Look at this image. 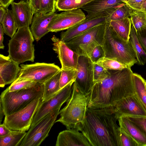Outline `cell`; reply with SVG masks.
Wrapping results in <instances>:
<instances>
[{
    "label": "cell",
    "instance_id": "f35d334b",
    "mask_svg": "<svg viewBox=\"0 0 146 146\" xmlns=\"http://www.w3.org/2000/svg\"><path fill=\"white\" fill-rule=\"evenodd\" d=\"M124 2L132 10L141 11L146 0H126Z\"/></svg>",
    "mask_w": 146,
    "mask_h": 146
},
{
    "label": "cell",
    "instance_id": "7c38bea8",
    "mask_svg": "<svg viewBox=\"0 0 146 146\" xmlns=\"http://www.w3.org/2000/svg\"><path fill=\"white\" fill-rule=\"evenodd\" d=\"M76 70L75 82L80 91L87 96L95 84L94 63L90 58L80 56Z\"/></svg>",
    "mask_w": 146,
    "mask_h": 146
},
{
    "label": "cell",
    "instance_id": "5b68a950",
    "mask_svg": "<svg viewBox=\"0 0 146 146\" xmlns=\"http://www.w3.org/2000/svg\"><path fill=\"white\" fill-rule=\"evenodd\" d=\"M44 84L37 83L33 86L13 92L7 88L0 96V105L7 116L24 108L33 101L42 97Z\"/></svg>",
    "mask_w": 146,
    "mask_h": 146
},
{
    "label": "cell",
    "instance_id": "ab89813d",
    "mask_svg": "<svg viewBox=\"0 0 146 146\" xmlns=\"http://www.w3.org/2000/svg\"><path fill=\"white\" fill-rule=\"evenodd\" d=\"M105 56L104 49L101 45H99L96 47L93 50L90 59L93 63H95Z\"/></svg>",
    "mask_w": 146,
    "mask_h": 146
},
{
    "label": "cell",
    "instance_id": "8992f818",
    "mask_svg": "<svg viewBox=\"0 0 146 146\" xmlns=\"http://www.w3.org/2000/svg\"><path fill=\"white\" fill-rule=\"evenodd\" d=\"M34 39L29 27L18 29L9 40L8 56L19 64L27 61L34 62Z\"/></svg>",
    "mask_w": 146,
    "mask_h": 146
},
{
    "label": "cell",
    "instance_id": "60d3db41",
    "mask_svg": "<svg viewBox=\"0 0 146 146\" xmlns=\"http://www.w3.org/2000/svg\"><path fill=\"white\" fill-rule=\"evenodd\" d=\"M136 32L139 41L146 54V29Z\"/></svg>",
    "mask_w": 146,
    "mask_h": 146
},
{
    "label": "cell",
    "instance_id": "e575fe53",
    "mask_svg": "<svg viewBox=\"0 0 146 146\" xmlns=\"http://www.w3.org/2000/svg\"><path fill=\"white\" fill-rule=\"evenodd\" d=\"M61 73L60 78V89L72 81L75 80L76 70H64L61 69Z\"/></svg>",
    "mask_w": 146,
    "mask_h": 146
},
{
    "label": "cell",
    "instance_id": "836d02e7",
    "mask_svg": "<svg viewBox=\"0 0 146 146\" xmlns=\"http://www.w3.org/2000/svg\"><path fill=\"white\" fill-rule=\"evenodd\" d=\"M37 83L29 80L17 78L8 88L9 92H13L32 87Z\"/></svg>",
    "mask_w": 146,
    "mask_h": 146
},
{
    "label": "cell",
    "instance_id": "7bdbcfd3",
    "mask_svg": "<svg viewBox=\"0 0 146 146\" xmlns=\"http://www.w3.org/2000/svg\"><path fill=\"white\" fill-rule=\"evenodd\" d=\"M4 32L2 25L1 23L0 25V48L1 49H4V46L3 44V42L4 38Z\"/></svg>",
    "mask_w": 146,
    "mask_h": 146
},
{
    "label": "cell",
    "instance_id": "7dc6e473",
    "mask_svg": "<svg viewBox=\"0 0 146 146\" xmlns=\"http://www.w3.org/2000/svg\"><path fill=\"white\" fill-rule=\"evenodd\" d=\"M6 85L5 83L4 80L0 77V86L1 87H4Z\"/></svg>",
    "mask_w": 146,
    "mask_h": 146
},
{
    "label": "cell",
    "instance_id": "681fc988",
    "mask_svg": "<svg viewBox=\"0 0 146 146\" xmlns=\"http://www.w3.org/2000/svg\"><path fill=\"white\" fill-rule=\"evenodd\" d=\"M145 87H146V83H145Z\"/></svg>",
    "mask_w": 146,
    "mask_h": 146
},
{
    "label": "cell",
    "instance_id": "8fae6325",
    "mask_svg": "<svg viewBox=\"0 0 146 146\" xmlns=\"http://www.w3.org/2000/svg\"><path fill=\"white\" fill-rule=\"evenodd\" d=\"M75 80L72 81L52 97L42 102L34 116L30 127L34 125L48 113L60 108L63 104L70 98L72 90L73 84Z\"/></svg>",
    "mask_w": 146,
    "mask_h": 146
},
{
    "label": "cell",
    "instance_id": "5bb4252c",
    "mask_svg": "<svg viewBox=\"0 0 146 146\" xmlns=\"http://www.w3.org/2000/svg\"><path fill=\"white\" fill-rule=\"evenodd\" d=\"M116 117H146V111L135 94L117 102L114 106Z\"/></svg>",
    "mask_w": 146,
    "mask_h": 146
},
{
    "label": "cell",
    "instance_id": "83f0119b",
    "mask_svg": "<svg viewBox=\"0 0 146 146\" xmlns=\"http://www.w3.org/2000/svg\"><path fill=\"white\" fill-rule=\"evenodd\" d=\"M135 94L146 111V81L141 75L133 74Z\"/></svg>",
    "mask_w": 146,
    "mask_h": 146
},
{
    "label": "cell",
    "instance_id": "d4e9b609",
    "mask_svg": "<svg viewBox=\"0 0 146 146\" xmlns=\"http://www.w3.org/2000/svg\"><path fill=\"white\" fill-rule=\"evenodd\" d=\"M129 41L135 53L137 63L143 65L146 62V54L140 44L137 36L136 32L131 24Z\"/></svg>",
    "mask_w": 146,
    "mask_h": 146
},
{
    "label": "cell",
    "instance_id": "277c9868",
    "mask_svg": "<svg viewBox=\"0 0 146 146\" xmlns=\"http://www.w3.org/2000/svg\"><path fill=\"white\" fill-rule=\"evenodd\" d=\"M88 105L87 96L80 91L74 82L71 96L66 106L59 111L60 117L55 123H61L68 129L76 128L83 123Z\"/></svg>",
    "mask_w": 146,
    "mask_h": 146
},
{
    "label": "cell",
    "instance_id": "7a4b0ae2",
    "mask_svg": "<svg viewBox=\"0 0 146 146\" xmlns=\"http://www.w3.org/2000/svg\"><path fill=\"white\" fill-rule=\"evenodd\" d=\"M108 70V76L95 83L87 95L88 107L114 106L117 101L135 94L131 67L121 70Z\"/></svg>",
    "mask_w": 146,
    "mask_h": 146
},
{
    "label": "cell",
    "instance_id": "ac0fdd59",
    "mask_svg": "<svg viewBox=\"0 0 146 146\" xmlns=\"http://www.w3.org/2000/svg\"><path fill=\"white\" fill-rule=\"evenodd\" d=\"M56 146H92L82 133L76 129H67L60 132L56 141Z\"/></svg>",
    "mask_w": 146,
    "mask_h": 146
},
{
    "label": "cell",
    "instance_id": "44dd1931",
    "mask_svg": "<svg viewBox=\"0 0 146 146\" xmlns=\"http://www.w3.org/2000/svg\"><path fill=\"white\" fill-rule=\"evenodd\" d=\"M126 0H93L81 9L87 13L86 19H90L102 16H105L106 10L124 2Z\"/></svg>",
    "mask_w": 146,
    "mask_h": 146
},
{
    "label": "cell",
    "instance_id": "603a6c76",
    "mask_svg": "<svg viewBox=\"0 0 146 146\" xmlns=\"http://www.w3.org/2000/svg\"><path fill=\"white\" fill-rule=\"evenodd\" d=\"M132 10L124 2L110 8L105 11L106 22L130 17V13Z\"/></svg>",
    "mask_w": 146,
    "mask_h": 146
},
{
    "label": "cell",
    "instance_id": "7402d4cb",
    "mask_svg": "<svg viewBox=\"0 0 146 146\" xmlns=\"http://www.w3.org/2000/svg\"><path fill=\"white\" fill-rule=\"evenodd\" d=\"M118 120L120 128L139 146H146V137L135 124L126 117H120Z\"/></svg>",
    "mask_w": 146,
    "mask_h": 146
},
{
    "label": "cell",
    "instance_id": "9c48e42d",
    "mask_svg": "<svg viewBox=\"0 0 146 146\" xmlns=\"http://www.w3.org/2000/svg\"><path fill=\"white\" fill-rule=\"evenodd\" d=\"M60 108L48 113L30 127L19 146H39L48 135Z\"/></svg>",
    "mask_w": 146,
    "mask_h": 146
},
{
    "label": "cell",
    "instance_id": "f546056e",
    "mask_svg": "<svg viewBox=\"0 0 146 146\" xmlns=\"http://www.w3.org/2000/svg\"><path fill=\"white\" fill-rule=\"evenodd\" d=\"M93 0H57L56 7L58 11H66L82 8Z\"/></svg>",
    "mask_w": 146,
    "mask_h": 146
},
{
    "label": "cell",
    "instance_id": "e0dca14e",
    "mask_svg": "<svg viewBox=\"0 0 146 146\" xmlns=\"http://www.w3.org/2000/svg\"><path fill=\"white\" fill-rule=\"evenodd\" d=\"M13 16L18 29L31 25L33 11L27 0H22L11 4Z\"/></svg>",
    "mask_w": 146,
    "mask_h": 146
},
{
    "label": "cell",
    "instance_id": "8d00e7d4",
    "mask_svg": "<svg viewBox=\"0 0 146 146\" xmlns=\"http://www.w3.org/2000/svg\"><path fill=\"white\" fill-rule=\"evenodd\" d=\"M135 124L146 137V117H126Z\"/></svg>",
    "mask_w": 146,
    "mask_h": 146
},
{
    "label": "cell",
    "instance_id": "4fadbf2b",
    "mask_svg": "<svg viewBox=\"0 0 146 146\" xmlns=\"http://www.w3.org/2000/svg\"><path fill=\"white\" fill-rule=\"evenodd\" d=\"M86 18L84 13L80 9L64 11L56 13L49 24L48 30L49 32H57L67 30Z\"/></svg>",
    "mask_w": 146,
    "mask_h": 146
},
{
    "label": "cell",
    "instance_id": "4dcf8cb0",
    "mask_svg": "<svg viewBox=\"0 0 146 146\" xmlns=\"http://www.w3.org/2000/svg\"><path fill=\"white\" fill-rule=\"evenodd\" d=\"M4 33L12 38L18 29L15 21L12 11L7 9L6 14L1 23Z\"/></svg>",
    "mask_w": 146,
    "mask_h": 146
},
{
    "label": "cell",
    "instance_id": "d590c367",
    "mask_svg": "<svg viewBox=\"0 0 146 146\" xmlns=\"http://www.w3.org/2000/svg\"><path fill=\"white\" fill-rule=\"evenodd\" d=\"M109 74L108 70L94 63V80L95 84L106 78Z\"/></svg>",
    "mask_w": 146,
    "mask_h": 146
},
{
    "label": "cell",
    "instance_id": "6da1fadb",
    "mask_svg": "<svg viewBox=\"0 0 146 146\" xmlns=\"http://www.w3.org/2000/svg\"><path fill=\"white\" fill-rule=\"evenodd\" d=\"M114 106L87 108L83 123L75 129L82 132L92 146H120V129Z\"/></svg>",
    "mask_w": 146,
    "mask_h": 146
},
{
    "label": "cell",
    "instance_id": "484cf974",
    "mask_svg": "<svg viewBox=\"0 0 146 146\" xmlns=\"http://www.w3.org/2000/svg\"><path fill=\"white\" fill-rule=\"evenodd\" d=\"M33 9L34 14L47 13L56 11L57 0H27Z\"/></svg>",
    "mask_w": 146,
    "mask_h": 146
},
{
    "label": "cell",
    "instance_id": "ffe728a7",
    "mask_svg": "<svg viewBox=\"0 0 146 146\" xmlns=\"http://www.w3.org/2000/svg\"><path fill=\"white\" fill-rule=\"evenodd\" d=\"M19 64L9 56L0 54V77L6 85L11 84L18 78L21 70Z\"/></svg>",
    "mask_w": 146,
    "mask_h": 146
},
{
    "label": "cell",
    "instance_id": "f6af8a7d",
    "mask_svg": "<svg viewBox=\"0 0 146 146\" xmlns=\"http://www.w3.org/2000/svg\"><path fill=\"white\" fill-rule=\"evenodd\" d=\"M7 13V9L2 6H0V23H1Z\"/></svg>",
    "mask_w": 146,
    "mask_h": 146
},
{
    "label": "cell",
    "instance_id": "c3c4849f",
    "mask_svg": "<svg viewBox=\"0 0 146 146\" xmlns=\"http://www.w3.org/2000/svg\"><path fill=\"white\" fill-rule=\"evenodd\" d=\"M141 11L146 12V2L143 5Z\"/></svg>",
    "mask_w": 146,
    "mask_h": 146
},
{
    "label": "cell",
    "instance_id": "d6a6232c",
    "mask_svg": "<svg viewBox=\"0 0 146 146\" xmlns=\"http://www.w3.org/2000/svg\"><path fill=\"white\" fill-rule=\"evenodd\" d=\"M95 63L107 70H121L128 67L116 60L105 57L99 59Z\"/></svg>",
    "mask_w": 146,
    "mask_h": 146
},
{
    "label": "cell",
    "instance_id": "d6986e66",
    "mask_svg": "<svg viewBox=\"0 0 146 146\" xmlns=\"http://www.w3.org/2000/svg\"><path fill=\"white\" fill-rule=\"evenodd\" d=\"M56 13H36L33 17L30 29L35 39L39 41L49 32L48 27Z\"/></svg>",
    "mask_w": 146,
    "mask_h": 146
},
{
    "label": "cell",
    "instance_id": "ee69618b",
    "mask_svg": "<svg viewBox=\"0 0 146 146\" xmlns=\"http://www.w3.org/2000/svg\"><path fill=\"white\" fill-rule=\"evenodd\" d=\"M14 0H0V6L7 9L9 6L13 2Z\"/></svg>",
    "mask_w": 146,
    "mask_h": 146
},
{
    "label": "cell",
    "instance_id": "74e56055",
    "mask_svg": "<svg viewBox=\"0 0 146 146\" xmlns=\"http://www.w3.org/2000/svg\"><path fill=\"white\" fill-rule=\"evenodd\" d=\"M120 129V146H139L133 139Z\"/></svg>",
    "mask_w": 146,
    "mask_h": 146
},
{
    "label": "cell",
    "instance_id": "3957f363",
    "mask_svg": "<svg viewBox=\"0 0 146 146\" xmlns=\"http://www.w3.org/2000/svg\"><path fill=\"white\" fill-rule=\"evenodd\" d=\"M102 46L105 57L116 60L131 67L137 63L135 54L129 41L126 42L119 37L106 22Z\"/></svg>",
    "mask_w": 146,
    "mask_h": 146
},
{
    "label": "cell",
    "instance_id": "30bf717a",
    "mask_svg": "<svg viewBox=\"0 0 146 146\" xmlns=\"http://www.w3.org/2000/svg\"><path fill=\"white\" fill-rule=\"evenodd\" d=\"M21 70L17 78L31 80L44 84L61 70L54 63H35L20 65Z\"/></svg>",
    "mask_w": 146,
    "mask_h": 146
},
{
    "label": "cell",
    "instance_id": "1f68e13d",
    "mask_svg": "<svg viewBox=\"0 0 146 146\" xmlns=\"http://www.w3.org/2000/svg\"><path fill=\"white\" fill-rule=\"evenodd\" d=\"M130 18L136 32L146 29V12L132 10Z\"/></svg>",
    "mask_w": 146,
    "mask_h": 146
},
{
    "label": "cell",
    "instance_id": "cb8c5ba5",
    "mask_svg": "<svg viewBox=\"0 0 146 146\" xmlns=\"http://www.w3.org/2000/svg\"><path fill=\"white\" fill-rule=\"evenodd\" d=\"M110 26L116 34L123 40L128 42L132 24L130 17L115 21H111Z\"/></svg>",
    "mask_w": 146,
    "mask_h": 146
},
{
    "label": "cell",
    "instance_id": "f1b7e54d",
    "mask_svg": "<svg viewBox=\"0 0 146 146\" xmlns=\"http://www.w3.org/2000/svg\"><path fill=\"white\" fill-rule=\"evenodd\" d=\"M27 133L12 131L7 135L0 137V146H18Z\"/></svg>",
    "mask_w": 146,
    "mask_h": 146
},
{
    "label": "cell",
    "instance_id": "52a82bcc",
    "mask_svg": "<svg viewBox=\"0 0 146 146\" xmlns=\"http://www.w3.org/2000/svg\"><path fill=\"white\" fill-rule=\"evenodd\" d=\"M106 23L94 27L65 43L79 56L90 58L94 49L102 45Z\"/></svg>",
    "mask_w": 146,
    "mask_h": 146
},
{
    "label": "cell",
    "instance_id": "bcb514c9",
    "mask_svg": "<svg viewBox=\"0 0 146 146\" xmlns=\"http://www.w3.org/2000/svg\"><path fill=\"white\" fill-rule=\"evenodd\" d=\"M5 115L3 110L1 106L0 105V123L1 124V122L2 120L3 116Z\"/></svg>",
    "mask_w": 146,
    "mask_h": 146
},
{
    "label": "cell",
    "instance_id": "4316f807",
    "mask_svg": "<svg viewBox=\"0 0 146 146\" xmlns=\"http://www.w3.org/2000/svg\"><path fill=\"white\" fill-rule=\"evenodd\" d=\"M61 73V70L44 84L42 101H46L50 98L61 89L60 86V81Z\"/></svg>",
    "mask_w": 146,
    "mask_h": 146
},
{
    "label": "cell",
    "instance_id": "ba28073f",
    "mask_svg": "<svg viewBox=\"0 0 146 146\" xmlns=\"http://www.w3.org/2000/svg\"><path fill=\"white\" fill-rule=\"evenodd\" d=\"M42 100V97L36 99L21 110L5 116L3 123L11 131L26 132L30 129Z\"/></svg>",
    "mask_w": 146,
    "mask_h": 146
},
{
    "label": "cell",
    "instance_id": "2e32d148",
    "mask_svg": "<svg viewBox=\"0 0 146 146\" xmlns=\"http://www.w3.org/2000/svg\"><path fill=\"white\" fill-rule=\"evenodd\" d=\"M106 16H102L85 20L76 24L61 33L60 40L66 43L73 38L84 32L91 28L105 23Z\"/></svg>",
    "mask_w": 146,
    "mask_h": 146
},
{
    "label": "cell",
    "instance_id": "9a60e30c",
    "mask_svg": "<svg viewBox=\"0 0 146 146\" xmlns=\"http://www.w3.org/2000/svg\"><path fill=\"white\" fill-rule=\"evenodd\" d=\"M51 39L53 42L52 49L58 54L61 65V69L76 70L79 55L56 36H54Z\"/></svg>",
    "mask_w": 146,
    "mask_h": 146
},
{
    "label": "cell",
    "instance_id": "b9f144b4",
    "mask_svg": "<svg viewBox=\"0 0 146 146\" xmlns=\"http://www.w3.org/2000/svg\"><path fill=\"white\" fill-rule=\"evenodd\" d=\"M12 131L8 128L3 123L0 124V137L5 136Z\"/></svg>",
    "mask_w": 146,
    "mask_h": 146
}]
</instances>
